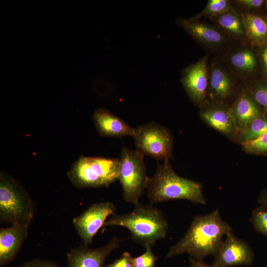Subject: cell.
<instances>
[{
    "label": "cell",
    "instance_id": "obj_1",
    "mask_svg": "<svg viewBox=\"0 0 267 267\" xmlns=\"http://www.w3.org/2000/svg\"><path fill=\"white\" fill-rule=\"evenodd\" d=\"M231 232V227L222 219L218 209L196 216L183 237L171 247L166 259L183 253L199 260L215 256L223 243V237Z\"/></svg>",
    "mask_w": 267,
    "mask_h": 267
},
{
    "label": "cell",
    "instance_id": "obj_2",
    "mask_svg": "<svg viewBox=\"0 0 267 267\" xmlns=\"http://www.w3.org/2000/svg\"><path fill=\"white\" fill-rule=\"evenodd\" d=\"M164 160L163 163H158L154 174L149 178L146 189L151 204L176 199L206 204L202 184L180 177L173 169L169 159Z\"/></svg>",
    "mask_w": 267,
    "mask_h": 267
},
{
    "label": "cell",
    "instance_id": "obj_3",
    "mask_svg": "<svg viewBox=\"0 0 267 267\" xmlns=\"http://www.w3.org/2000/svg\"><path fill=\"white\" fill-rule=\"evenodd\" d=\"M120 226L127 228L133 240L145 247H152L166 236L169 225L162 212L152 205L138 204L130 212L114 214L105 221L103 227Z\"/></svg>",
    "mask_w": 267,
    "mask_h": 267
},
{
    "label": "cell",
    "instance_id": "obj_4",
    "mask_svg": "<svg viewBox=\"0 0 267 267\" xmlns=\"http://www.w3.org/2000/svg\"><path fill=\"white\" fill-rule=\"evenodd\" d=\"M34 203L26 190L13 178L0 174V222L29 227L34 218Z\"/></svg>",
    "mask_w": 267,
    "mask_h": 267
},
{
    "label": "cell",
    "instance_id": "obj_5",
    "mask_svg": "<svg viewBox=\"0 0 267 267\" xmlns=\"http://www.w3.org/2000/svg\"><path fill=\"white\" fill-rule=\"evenodd\" d=\"M120 168L118 158L81 156L67 175L78 188L108 187L118 179Z\"/></svg>",
    "mask_w": 267,
    "mask_h": 267
},
{
    "label": "cell",
    "instance_id": "obj_6",
    "mask_svg": "<svg viewBox=\"0 0 267 267\" xmlns=\"http://www.w3.org/2000/svg\"><path fill=\"white\" fill-rule=\"evenodd\" d=\"M144 155L138 151L123 147L120 154L118 179L124 200L134 206L146 189L149 178L144 162Z\"/></svg>",
    "mask_w": 267,
    "mask_h": 267
},
{
    "label": "cell",
    "instance_id": "obj_7",
    "mask_svg": "<svg viewBox=\"0 0 267 267\" xmlns=\"http://www.w3.org/2000/svg\"><path fill=\"white\" fill-rule=\"evenodd\" d=\"M244 86L222 56H213L209 62L207 99L230 105Z\"/></svg>",
    "mask_w": 267,
    "mask_h": 267
},
{
    "label": "cell",
    "instance_id": "obj_8",
    "mask_svg": "<svg viewBox=\"0 0 267 267\" xmlns=\"http://www.w3.org/2000/svg\"><path fill=\"white\" fill-rule=\"evenodd\" d=\"M134 129L133 137L136 150L158 160L172 157L174 139L166 127L150 122Z\"/></svg>",
    "mask_w": 267,
    "mask_h": 267
},
{
    "label": "cell",
    "instance_id": "obj_9",
    "mask_svg": "<svg viewBox=\"0 0 267 267\" xmlns=\"http://www.w3.org/2000/svg\"><path fill=\"white\" fill-rule=\"evenodd\" d=\"M178 25L182 28L208 53L222 56L236 43L214 24L197 19L178 18Z\"/></svg>",
    "mask_w": 267,
    "mask_h": 267
},
{
    "label": "cell",
    "instance_id": "obj_10",
    "mask_svg": "<svg viewBox=\"0 0 267 267\" xmlns=\"http://www.w3.org/2000/svg\"><path fill=\"white\" fill-rule=\"evenodd\" d=\"M209 56L207 53L181 71L180 82L184 90L190 101L199 107L207 100Z\"/></svg>",
    "mask_w": 267,
    "mask_h": 267
},
{
    "label": "cell",
    "instance_id": "obj_11",
    "mask_svg": "<svg viewBox=\"0 0 267 267\" xmlns=\"http://www.w3.org/2000/svg\"><path fill=\"white\" fill-rule=\"evenodd\" d=\"M115 208L109 201L91 205L73 220V225L83 244L89 245L94 235L110 216L115 214Z\"/></svg>",
    "mask_w": 267,
    "mask_h": 267
},
{
    "label": "cell",
    "instance_id": "obj_12",
    "mask_svg": "<svg viewBox=\"0 0 267 267\" xmlns=\"http://www.w3.org/2000/svg\"><path fill=\"white\" fill-rule=\"evenodd\" d=\"M254 47L248 43L233 45L222 55L232 71L244 83L254 80L258 67V57Z\"/></svg>",
    "mask_w": 267,
    "mask_h": 267
},
{
    "label": "cell",
    "instance_id": "obj_13",
    "mask_svg": "<svg viewBox=\"0 0 267 267\" xmlns=\"http://www.w3.org/2000/svg\"><path fill=\"white\" fill-rule=\"evenodd\" d=\"M201 119L209 126L235 141L238 134L229 105L207 99L199 107Z\"/></svg>",
    "mask_w": 267,
    "mask_h": 267
},
{
    "label": "cell",
    "instance_id": "obj_14",
    "mask_svg": "<svg viewBox=\"0 0 267 267\" xmlns=\"http://www.w3.org/2000/svg\"><path fill=\"white\" fill-rule=\"evenodd\" d=\"M213 265L217 267H231L250 265L254 259L253 252L245 241L235 236L233 232L227 234Z\"/></svg>",
    "mask_w": 267,
    "mask_h": 267
},
{
    "label": "cell",
    "instance_id": "obj_15",
    "mask_svg": "<svg viewBox=\"0 0 267 267\" xmlns=\"http://www.w3.org/2000/svg\"><path fill=\"white\" fill-rule=\"evenodd\" d=\"M120 242L115 237L95 249L84 244L72 248L67 254L68 267H103L106 258L113 250L120 247Z\"/></svg>",
    "mask_w": 267,
    "mask_h": 267
},
{
    "label": "cell",
    "instance_id": "obj_16",
    "mask_svg": "<svg viewBox=\"0 0 267 267\" xmlns=\"http://www.w3.org/2000/svg\"><path fill=\"white\" fill-rule=\"evenodd\" d=\"M229 109L238 133L256 117L265 114L244 85Z\"/></svg>",
    "mask_w": 267,
    "mask_h": 267
},
{
    "label": "cell",
    "instance_id": "obj_17",
    "mask_svg": "<svg viewBox=\"0 0 267 267\" xmlns=\"http://www.w3.org/2000/svg\"><path fill=\"white\" fill-rule=\"evenodd\" d=\"M28 227L18 224L0 229V265L11 261L18 252L28 233Z\"/></svg>",
    "mask_w": 267,
    "mask_h": 267
},
{
    "label": "cell",
    "instance_id": "obj_18",
    "mask_svg": "<svg viewBox=\"0 0 267 267\" xmlns=\"http://www.w3.org/2000/svg\"><path fill=\"white\" fill-rule=\"evenodd\" d=\"M93 121L99 134L103 136H133L134 129L110 111L98 109L93 114Z\"/></svg>",
    "mask_w": 267,
    "mask_h": 267
},
{
    "label": "cell",
    "instance_id": "obj_19",
    "mask_svg": "<svg viewBox=\"0 0 267 267\" xmlns=\"http://www.w3.org/2000/svg\"><path fill=\"white\" fill-rule=\"evenodd\" d=\"M209 20L235 42H247L241 11L232 4L228 10Z\"/></svg>",
    "mask_w": 267,
    "mask_h": 267
},
{
    "label": "cell",
    "instance_id": "obj_20",
    "mask_svg": "<svg viewBox=\"0 0 267 267\" xmlns=\"http://www.w3.org/2000/svg\"><path fill=\"white\" fill-rule=\"evenodd\" d=\"M241 15L247 42L256 47L267 44V17L245 11Z\"/></svg>",
    "mask_w": 267,
    "mask_h": 267
},
{
    "label": "cell",
    "instance_id": "obj_21",
    "mask_svg": "<svg viewBox=\"0 0 267 267\" xmlns=\"http://www.w3.org/2000/svg\"><path fill=\"white\" fill-rule=\"evenodd\" d=\"M267 132V115L262 114L238 133L235 141L242 145L258 139Z\"/></svg>",
    "mask_w": 267,
    "mask_h": 267
},
{
    "label": "cell",
    "instance_id": "obj_22",
    "mask_svg": "<svg viewBox=\"0 0 267 267\" xmlns=\"http://www.w3.org/2000/svg\"><path fill=\"white\" fill-rule=\"evenodd\" d=\"M243 83L255 101L267 115V81L254 80Z\"/></svg>",
    "mask_w": 267,
    "mask_h": 267
},
{
    "label": "cell",
    "instance_id": "obj_23",
    "mask_svg": "<svg viewBox=\"0 0 267 267\" xmlns=\"http://www.w3.org/2000/svg\"><path fill=\"white\" fill-rule=\"evenodd\" d=\"M232 6L228 0H209L204 9L193 17L201 19L202 17L208 19L225 12Z\"/></svg>",
    "mask_w": 267,
    "mask_h": 267
},
{
    "label": "cell",
    "instance_id": "obj_24",
    "mask_svg": "<svg viewBox=\"0 0 267 267\" xmlns=\"http://www.w3.org/2000/svg\"><path fill=\"white\" fill-rule=\"evenodd\" d=\"M251 222L257 232L267 237V209L265 207L260 205L254 210Z\"/></svg>",
    "mask_w": 267,
    "mask_h": 267
},
{
    "label": "cell",
    "instance_id": "obj_25",
    "mask_svg": "<svg viewBox=\"0 0 267 267\" xmlns=\"http://www.w3.org/2000/svg\"><path fill=\"white\" fill-rule=\"evenodd\" d=\"M247 153L267 156V132L258 139L241 145Z\"/></svg>",
    "mask_w": 267,
    "mask_h": 267
},
{
    "label": "cell",
    "instance_id": "obj_26",
    "mask_svg": "<svg viewBox=\"0 0 267 267\" xmlns=\"http://www.w3.org/2000/svg\"><path fill=\"white\" fill-rule=\"evenodd\" d=\"M146 250L141 255L132 259L133 267H155L158 260L151 249V246L147 245Z\"/></svg>",
    "mask_w": 267,
    "mask_h": 267
},
{
    "label": "cell",
    "instance_id": "obj_27",
    "mask_svg": "<svg viewBox=\"0 0 267 267\" xmlns=\"http://www.w3.org/2000/svg\"><path fill=\"white\" fill-rule=\"evenodd\" d=\"M265 2L264 0H236L231 1L240 11L245 12L260 8Z\"/></svg>",
    "mask_w": 267,
    "mask_h": 267
},
{
    "label": "cell",
    "instance_id": "obj_28",
    "mask_svg": "<svg viewBox=\"0 0 267 267\" xmlns=\"http://www.w3.org/2000/svg\"><path fill=\"white\" fill-rule=\"evenodd\" d=\"M132 259L129 252H125L121 257L105 267H133Z\"/></svg>",
    "mask_w": 267,
    "mask_h": 267
},
{
    "label": "cell",
    "instance_id": "obj_29",
    "mask_svg": "<svg viewBox=\"0 0 267 267\" xmlns=\"http://www.w3.org/2000/svg\"><path fill=\"white\" fill-rule=\"evenodd\" d=\"M258 48L259 49V52L261 62L264 80L267 81V44L258 47Z\"/></svg>",
    "mask_w": 267,
    "mask_h": 267
},
{
    "label": "cell",
    "instance_id": "obj_30",
    "mask_svg": "<svg viewBox=\"0 0 267 267\" xmlns=\"http://www.w3.org/2000/svg\"><path fill=\"white\" fill-rule=\"evenodd\" d=\"M26 263L28 267H60L53 262L41 260H34Z\"/></svg>",
    "mask_w": 267,
    "mask_h": 267
},
{
    "label": "cell",
    "instance_id": "obj_31",
    "mask_svg": "<svg viewBox=\"0 0 267 267\" xmlns=\"http://www.w3.org/2000/svg\"><path fill=\"white\" fill-rule=\"evenodd\" d=\"M189 263L190 267H217L214 265L209 266L204 264L202 260H199L189 256Z\"/></svg>",
    "mask_w": 267,
    "mask_h": 267
},
{
    "label": "cell",
    "instance_id": "obj_32",
    "mask_svg": "<svg viewBox=\"0 0 267 267\" xmlns=\"http://www.w3.org/2000/svg\"><path fill=\"white\" fill-rule=\"evenodd\" d=\"M258 201L260 205L264 206L267 209V188L262 190Z\"/></svg>",
    "mask_w": 267,
    "mask_h": 267
},
{
    "label": "cell",
    "instance_id": "obj_33",
    "mask_svg": "<svg viewBox=\"0 0 267 267\" xmlns=\"http://www.w3.org/2000/svg\"><path fill=\"white\" fill-rule=\"evenodd\" d=\"M265 5H266V8H267V0H266Z\"/></svg>",
    "mask_w": 267,
    "mask_h": 267
}]
</instances>
